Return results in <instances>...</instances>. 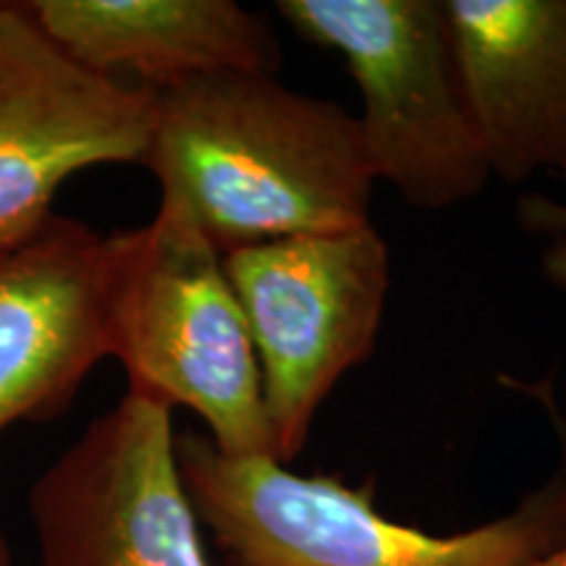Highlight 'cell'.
<instances>
[{"mask_svg": "<svg viewBox=\"0 0 566 566\" xmlns=\"http://www.w3.org/2000/svg\"><path fill=\"white\" fill-rule=\"evenodd\" d=\"M139 166L221 258L271 239L373 223L378 179L354 113L275 74L221 71L153 92Z\"/></svg>", "mask_w": 566, "mask_h": 566, "instance_id": "1", "label": "cell"}, {"mask_svg": "<svg viewBox=\"0 0 566 566\" xmlns=\"http://www.w3.org/2000/svg\"><path fill=\"white\" fill-rule=\"evenodd\" d=\"M546 412L558 462L512 512L454 535L388 520L370 488L300 475L271 457H226L208 436H176V459L197 520L223 566H535L566 541V412L554 373L501 375Z\"/></svg>", "mask_w": 566, "mask_h": 566, "instance_id": "2", "label": "cell"}, {"mask_svg": "<svg viewBox=\"0 0 566 566\" xmlns=\"http://www.w3.org/2000/svg\"><path fill=\"white\" fill-rule=\"evenodd\" d=\"M116 244L113 359L126 391L192 409L226 457L273 459L263 375L221 252L168 200Z\"/></svg>", "mask_w": 566, "mask_h": 566, "instance_id": "3", "label": "cell"}, {"mask_svg": "<svg viewBox=\"0 0 566 566\" xmlns=\"http://www.w3.org/2000/svg\"><path fill=\"white\" fill-rule=\"evenodd\" d=\"M275 13L346 63L375 179L407 205L446 210L491 184L443 0H279Z\"/></svg>", "mask_w": 566, "mask_h": 566, "instance_id": "4", "label": "cell"}, {"mask_svg": "<svg viewBox=\"0 0 566 566\" xmlns=\"http://www.w3.org/2000/svg\"><path fill=\"white\" fill-rule=\"evenodd\" d=\"M250 328L273 459L294 462L338 380L378 344L391 254L373 223L296 233L223 254Z\"/></svg>", "mask_w": 566, "mask_h": 566, "instance_id": "5", "label": "cell"}, {"mask_svg": "<svg viewBox=\"0 0 566 566\" xmlns=\"http://www.w3.org/2000/svg\"><path fill=\"white\" fill-rule=\"evenodd\" d=\"M171 412L126 391L40 472L27 495L40 566H212Z\"/></svg>", "mask_w": 566, "mask_h": 566, "instance_id": "6", "label": "cell"}, {"mask_svg": "<svg viewBox=\"0 0 566 566\" xmlns=\"http://www.w3.org/2000/svg\"><path fill=\"white\" fill-rule=\"evenodd\" d=\"M150 126V90L80 66L24 3H0V244L40 229L74 174L139 163Z\"/></svg>", "mask_w": 566, "mask_h": 566, "instance_id": "7", "label": "cell"}, {"mask_svg": "<svg viewBox=\"0 0 566 566\" xmlns=\"http://www.w3.org/2000/svg\"><path fill=\"white\" fill-rule=\"evenodd\" d=\"M116 233L53 212L0 244V433L66 412L113 357Z\"/></svg>", "mask_w": 566, "mask_h": 566, "instance_id": "8", "label": "cell"}, {"mask_svg": "<svg viewBox=\"0 0 566 566\" xmlns=\"http://www.w3.org/2000/svg\"><path fill=\"white\" fill-rule=\"evenodd\" d=\"M493 179L566 181V0H443Z\"/></svg>", "mask_w": 566, "mask_h": 566, "instance_id": "9", "label": "cell"}, {"mask_svg": "<svg viewBox=\"0 0 566 566\" xmlns=\"http://www.w3.org/2000/svg\"><path fill=\"white\" fill-rule=\"evenodd\" d=\"M71 61L137 87L168 90L221 71L279 74L271 21L233 0H27Z\"/></svg>", "mask_w": 566, "mask_h": 566, "instance_id": "10", "label": "cell"}, {"mask_svg": "<svg viewBox=\"0 0 566 566\" xmlns=\"http://www.w3.org/2000/svg\"><path fill=\"white\" fill-rule=\"evenodd\" d=\"M516 221L527 233L546 237L541 273L554 289L566 292V197L530 192L516 202Z\"/></svg>", "mask_w": 566, "mask_h": 566, "instance_id": "11", "label": "cell"}, {"mask_svg": "<svg viewBox=\"0 0 566 566\" xmlns=\"http://www.w3.org/2000/svg\"><path fill=\"white\" fill-rule=\"evenodd\" d=\"M0 566H13V551L3 525H0Z\"/></svg>", "mask_w": 566, "mask_h": 566, "instance_id": "12", "label": "cell"}, {"mask_svg": "<svg viewBox=\"0 0 566 566\" xmlns=\"http://www.w3.org/2000/svg\"><path fill=\"white\" fill-rule=\"evenodd\" d=\"M535 566H566V541L556 551H551V554L543 558V562H537Z\"/></svg>", "mask_w": 566, "mask_h": 566, "instance_id": "13", "label": "cell"}]
</instances>
